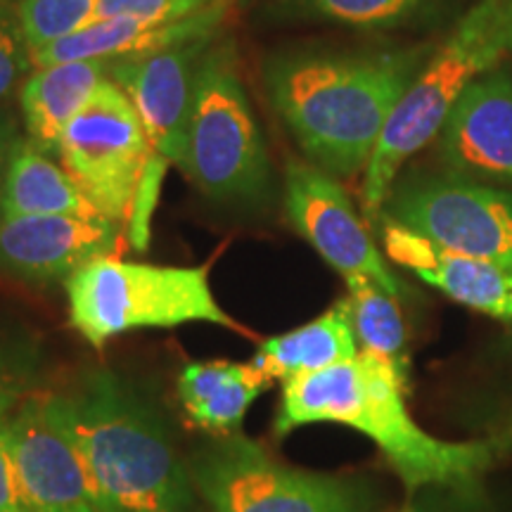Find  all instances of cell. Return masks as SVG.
I'll use <instances>...</instances> for the list:
<instances>
[{
	"mask_svg": "<svg viewBox=\"0 0 512 512\" xmlns=\"http://www.w3.org/2000/svg\"><path fill=\"white\" fill-rule=\"evenodd\" d=\"M408 370L389 358L358 351L351 361L283 382L275 437L306 425H344L380 448L406 486L467 491L503 451V439L444 441L415 422L406 406Z\"/></svg>",
	"mask_w": 512,
	"mask_h": 512,
	"instance_id": "1",
	"label": "cell"
},
{
	"mask_svg": "<svg viewBox=\"0 0 512 512\" xmlns=\"http://www.w3.org/2000/svg\"><path fill=\"white\" fill-rule=\"evenodd\" d=\"M425 53L275 55L266 64V91L306 162L354 178L366 174L384 126L430 57Z\"/></svg>",
	"mask_w": 512,
	"mask_h": 512,
	"instance_id": "2",
	"label": "cell"
},
{
	"mask_svg": "<svg viewBox=\"0 0 512 512\" xmlns=\"http://www.w3.org/2000/svg\"><path fill=\"white\" fill-rule=\"evenodd\" d=\"M57 396L100 512H200L190 465L131 384L98 368Z\"/></svg>",
	"mask_w": 512,
	"mask_h": 512,
	"instance_id": "3",
	"label": "cell"
},
{
	"mask_svg": "<svg viewBox=\"0 0 512 512\" xmlns=\"http://www.w3.org/2000/svg\"><path fill=\"white\" fill-rule=\"evenodd\" d=\"M508 57L512 0H475L432 50L384 126L361 185V204L370 221L380 219L403 164L439 136L465 88L501 69Z\"/></svg>",
	"mask_w": 512,
	"mask_h": 512,
	"instance_id": "4",
	"label": "cell"
},
{
	"mask_svg": "<svg viewBox=\"0 0 512 512\" xmlns=\"http://www.w3.org/2000/svg\"><path fill=\"white\" fill-rule=\"evenodd\" d=\"M64 290L69 323L95 349L124 332L185 323L240 330L216 302L207 266H157L98 256L69 275Z\"/></svg>",
	"mask_w": 512,
	"mask_h": 512,
	"instance_id": "5",
	"label": "cell"
},
{
	"mask_svg": "<svg viewBox=\"0 0 512 512\" xmlns=\"http://www.w3.org/2000/svg\"><path fill=\"white\" fill-rule=\"evenodd\" d=\"M178 166L214 202L261 204L271 195V159L230 41L211 43L200 64Z\"/></svg>",
	"mask_w": 512,
	"mask_h": 512,
	"instance_id": "6",
	"label": "cell"
},
{
	"mask_svg": "<svg viewBox=\"0 0 512 512\" xmlns=\"http://www.w3.org/2000/svg\"><path fill=\"white\" fill-rule=\"evenodd\" d=\"M190 475L209 512H373L377 503L368 479L283 465L240 434L200 448Z\"/></svg>",
	"mask_w": 512,
	"mask_h": 512,
	"instance_id": "7",
	"label": "cell"
},
{
	"mask_svg": "<svg viewBox=\"0 0 512 512\" xmlns=\"http://www.w3.org/2000/svg\"><path fill=\"white\" fill-rule=\"evenodd\" d=\"M152 152L133 102L107 79L64 128L57 159L95 211L121 223L131 216Z\"/></svg>",
	"mask_w": 512,
	"mask_h": 512,
	"instance_id": "8",
	"label": "cell"
},
{
	"mask_svg": "<svg viewBox=\"0 0 512 512\" xmlns=\"http://www.w3.org/2000/svg\"><path fill=\"white\" fill-rule=\"evenodd\" d=\"M382 216L448 252L512 266V195L456 171L394 183Z\"/></svg>",
	"mask_w": 512,
	"mask_h": 512,
	"instance_id": "9",
	"label": "cell"
},
{
	"mask_svg": "<svg viewBox=\"0 0 512 512\" xmlns=\"http://www.w3.org/2000/svg\"><path fill=\"white\" fill-rule=\"evenodd\" d=\"M285 214L292 228L344 280L368 278L401 297V280L384 264L373 235L339 178L304 159H290L285 166Z\"/></svg>",
	"mask_w": 512,
	"mask_h": 512,
	"instance_id": "10",
	"label": "cell"
},
{
	"mask_svg": "<svg viewBox=\"0 0 512 512\" xmlns=\"http://www.w3.org/2000/svg\"><path fill=\"white\" fill-rule=\"evenodd\" d=\"M10 444L24 512H100L60 396H24L10 413Z\"/></svg>",
	"mask_w": 512,
	"mask_h": 512,
	"instance_id": "11",
	"label": "cell"
},
{
	"mask_svg": "<svg viewBox=\"0 0 512 512\" xmlns=\"http://www.w3.org/2000/svg\"><path fill=\"white\" fill-rule=\"evenodd\" d=\"M216 36L192 38L157 53L112 60L110 79L128 95L152 150L181 164L200 64Z\"/></svg>",
	"mask_w": 512,
	"mask_h": 512,
	"instance_id": "12",
	"label": "cell"
},
{
	"mask_svg": "<svg viewBox=\"0 0 512 512\" xmlns=\"http://www.w3.org/2000/svg\"><path fill=\"white\" fill-rule=\"evenodd\" d=\"M119 223L105 216L0 219V271L24 283L67 280L88 261L114 256Z\"/></svg>",
	"mask_w": 512,
	"mask_h": 512,
	"instance_id": "13",
	"label": "cell"
},
{
	"mask_svg": "<svg viewBox=\"0 0 512 512\" xmlns=\"http://www.w3.org/2000/svg\"><path fill=\"white\" fill-rule=\"evenodd\" d=\"M439 155L467 178L512 181V69L465 88L439 131Z\"/></svg>",
	"mask_w": 512,
	"mask_h": 512,
	"instance_id": "14",
	"label": "cell"
},
{
	"mask_svg": "<svg viewBox=\"0 0 512 512\" xmlns=\"http://www.w3.org/2000/svg\"><path fill=\"white\" fill-rule=\"evenodd\" d=\"M382 245L389 259L456 304L512 323V266L448 252L389 216H382Z\"/></svg>",
	"mask_w": 512,
	"mask_h": 512,
	"instance_id": "15",
	"label": "cell"
},
{
	"mask_svg": "<svg viewBox=\"0 0 512 512\" xmlns=\"http://www.w3.org/2000/svg\"><path fill=\"white\" fill-rule=\"evenodd\" d=\"M228 5L230 0L181 19H100L74 36L34 50L31 60L36 69L74 60H121L157 53L192 38L216 36L228 15Z\"/></svg>",
	"mask_w": 512,
	"mask_h": 512,
	"instance_id": "16",
	"label": "cell"
},
{
	"mask_svg": "<svg viewBox=\"0 0 512 512\" xmlns=\"http://www.w3.org/2000/svg\"><path fill=\"white\" fill-rule=\"evenodd\" d=\"M112 60H74L36 67L22 83L24 131L38 150L57 159L64 128L110 79Z\"/></svg>",
	"mask_w": 512,
	"mask_h": 512,
	"instance_id": "17",
	"label": "cell"
},
{
	"mask_svg": "<svg viewBox=\"0 0 512 512\" xmlns=\"http://www.w3.org/2000/svg\"><path fill=\"white\" fill-rule=\"evenodd\" d=\"M273 380L249 363H188L178 375V399L200 430L230 437L240 430L252 403L271 389Z\"/></svg>",
	"mask_w": 512,
	"mask_h": 512,
	"instance_id": "18",
	"label": "cell"
},
{
	"mask_svg": "<svg viewBox=\"0 0 512 512\" xmlns=\"http://www.w3.org/2000/svg\"><path fill=\"white\" fill-rule=\"evenodd\" d=\"M55 214L100 216L60 159L19 138L0 181V219Z\"/></svg>",
	"mask_w": 512,
	"mask_h": 512,
	"instance_id": "19",
	"label": "cell"
},
{
	"mask_svg": "<svg viewBox=\"0 0 512 512\" xmlns=\"http://www.w3.org/2000/svg\"><path fill=\"white\" fill-rule=\"evenodd\" d=\"M358 356V339L351 323L349 299L320 313L302 328L264 339L252 363L271 380L287 382Z\"/></svg>",
	"mask_w": 512,
	"mask_h": 512,
	"instance_id": "20",
	"label": "cell"
},
{
	"mask_svg": "<svg viewBox=\"0 0 512 512\" xmlns=\"http://www.w3.org/2000/svg\"><path fill=\"white\" fill-rule=\"evenodd\" d=\"M351 323L361 351L384 356L396 366L408 370V332L399 297L382 290L368 278L347 280Z\"/></svg>",
	"mask_w": 512,
	"mask_h": 512,
	"instance_id": "21",
	"label": "cell"
},
{
	"mask_svg": "<svg viewBox=\"0 0 512 512\" xmlns=\"http://www.w3.org/2000/svg\"><path fill=\"white\" fill-rule=\"evenodd\" d=\"M287 15L351 29H399L444 0H275Z\"/></svg>",
	"mask_w": 512,
	"mask_h": 512,
	"instance_id": "22",
	"label": "cell"
},
{
	"mask_svg": "<svg viewBox=\"0 0 512 512\" xmlns=\"http://www.w3.org/2000/svg\"><path fill=\"white\" fill-rule=\"evenodd\" d=\"M31 53L98 22L100 0H12Z\"/></svg>",
	"mask_w": 512,
	"mask_h": 512,
	"instance_id": "23",
	"label": "cell"
},
{
	"mask_svg": "<svg viewBox=\"0 0 512 512\" xmlns=\"http://www.w3.org/2000/svg\"><path fill=\"white\" fill-rule=\"evenodd\" d=\"M34 69L31 48L19 24L15 3L0 0V107L8 105L19 81Z\"/></svg>",
	"mask_w": 512,
	"mask_h": 512,
	"instance_id": "24",
	"label": "cell"
},
{
	"mask_svg": "<svg viewBox=\"0 0 512 512\" xmlns=\"http://www.w3.org/2000/svg\"><path fill=\"white\" fill-rule=\"evenodd\" d=\"M228 0H100V19H181Z\"/></svg>",
	"mask_w": 512,
	"mask_h": 512,
	"instance_id": "25",
	"label": "cell"
},
{
	"mask_svg": "<svg viewBox=\"0 0 512 512\" xmlns=\"http://www.w3.org/2000/svg\"><path fill=\"white\" fill-rule=\"evenodd\" d=\"M166 159L159 157L157 152H152L150 162H147L143 178H140L136 200H133L131 216H128V238L136 249H147L150 242V219L152 211L157 207L159 200V188H162L164 174H166Z\"/></svg>",
	"mask_w": 512,
	"mask_h": 512,
	"instance_id": "26",
	"label": "cell"
},
{
	"mask_svg": "<svg viewBox=\"0 0 512 512\" xmlns=\"http://www.w3.org/2000/svg\"><path fill=\"white\" fill-rule=\"evenodd\" d=\"M31 356L0 337V418L15 411L31 384Z\"/></svg>",
	"mask_w": 512,
	"mask_h": 512,
	"instance_id": "27",
	"label": "cell"
},
{
	"mask_svg": "<svg viewBox=\"0 0 512 512\" xmlns=\"http://www.w3.org/2000/svg\"><path fill=\"white\" fill-rule=\"evenodd\" d=\"M0 510L24 512L22 496H19L15 458L10 444V413L0 418Z\"/></svg>",
	"mask_w": 512,
	"mask_h": 512,
	"instance_id": "28",
	"label": "cell"
},
{
	"mask_svg": "<svg viewBox=\"0 0 512 512\" xmlns=\"http://www.w3.org/2000/svg\"><path fill=\"white\" fill-rule=\"evenodd\" d=\"M19 131H17V119L15 114L8 110V105L0 107V181H3L5 169H8V162L15 152L19 143Z\"/></svg>",
	"mask_w": 512,
	"mask_h": 512,
	"instance_id": "29",
	"label": "cell"
},
{
	"mask_svg": "<svg viewBox=\"0 0 512 512\" xmlns=\"http://www.w3.org/2000/svg\"><path fill=\"white\" fill-rule=\"evenodd\" d=\"M403 512H441L439 508H432V505H422V503H415V505H411V508L408 510H403Z\"/></svg>",
	"mask_w": 512,
	"mask_h": 512,
	"instance_id": "30",
	"label": "cell"
},
{
	"mask_svg": "<svg viewBox=\"0 0 512 512\" xmlns=\"http://www.w3.org/2000/svg\"><path fill=\"white\" fill-rule=\"evenodd\" d=\"M0 512H3V510H0Z\"/></svg>",
	"mask_w": 512,
	"mask_h": 512,
	"instance_id": "31",
	"label": "cell"
}]
</instances>
